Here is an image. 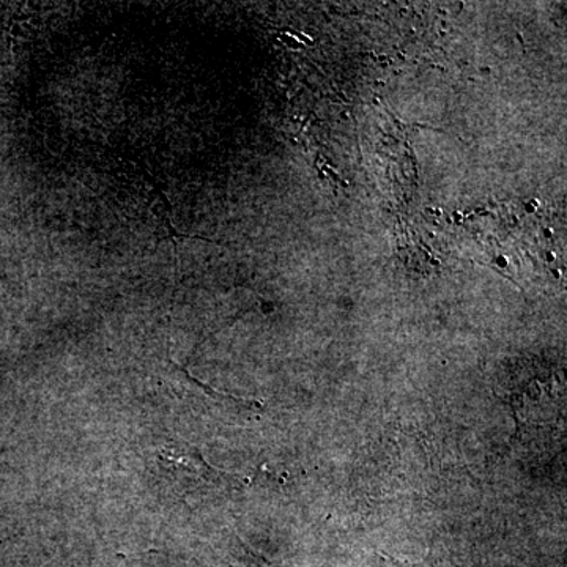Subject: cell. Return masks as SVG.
<instances>
[{
    "label": "cell",
    "instance_id": "cell-1",
    "mask_svg": "<svg viewBox=\"0 0 567 567\" xmlns=\"http://www.w3.org/2000/svg\"><path fill=\"white\" fill-rule=\"evenodd\" d=\"M159 472L171 487L183 494V488L192 487L197 481H207L212 468L196 447L185 442L167 443L156 451Z\"/></svg>",
    "mask_w": 567,
    "mask_h": 567
}]
</instances>
